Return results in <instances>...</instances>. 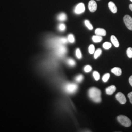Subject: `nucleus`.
Wrapping results in <instances>:
<instances>
[{
	"instance_id": "obj_22",
	"label": "nucleus",
	"mask_w": 132,
	"mask_h": 132,
	"mask_svg": "<svg viewBox=\"0 0 132 132\" xmlns=\"http://www.w3.org/2000/svg\"><path fill=\"white\" fill-rule=\"evenodd\" d=\"M126 53L128 57L130 58H132V47H128L126 51Z\"/></svg>"
},
{
	"instance_id": "obj_6",
	"label": "nucleus",
	"mask_w": 132,
	"mask_h": 132,
	"mask_svg": "<svg viewBox=\"0 0 132 132\" xmlns=\"http://www.w3.org/2000/svg\"><path fill=\"white\" fill-rule=\"evenodd\" d=\"M116 98L117 99V100L119 101V102L121 104H125L127 101L125 95L121 92H119L116 94Z\"/></svg>"
},
{
	"instance_id": "obj_3",
	"label": "nucleus",
	"mask_w": 132,
	"mask_h": 132,
	"mask_svg": "<svg viewBox=\"0 0 132 132\" xmlns=\"http://www.w3.org/2000/svg\"><path fill=\"white\" fill-rule=\"evenodd\" d=\"M65 90L69 94H73L78 89V85L73 83H68L65 86Z\"/></svg>"
},
{
	"instance_id": "obj_2",
	"label": "nucleus",
	"mask_w": 132,
	"mask_h": 132,
	"mask_svg": "<svg viewBox=\"0 0 132 132\" xmlns=\"http://www.w3.org/2000/svg\"><path fill=\"white\" fill-rule=\"evenodd\" d=\"M117 119L119 122L125 127H130L132 124L131 120L130 119V118H128L127 117L125 116H123V115L118 116L117 118Z\"/></svg>"
},
{
	"instance_id": "obj_11",
	"label": "nucleus",
	"mask_w": 132,
	"mask_h": 132,
	"mask_svg": "<svg viewBox=\"0 0 132 132\" xmlns=\"http://www.w3.org/2000/svg\"><path fill=\"white\" fill-rule=\"evenodd\" d=\"M108 6L109 9L113 13H116L117 12V11H118L117 7L115 5V4L113 2H109Z\"/></svg>"
},
{
	"instance_id": "obj_17",
	"label": "nucleus",
	"mask_w": 132,
	"mask_h": 132,
	"mask_svg": "<svg viewBox=\"0 0 132 132\" xmlns=\"http://www.w3.org/2000/svg\"><path fill=\"white\" fill-rule=\"evenodd\" d=\"M102 53V50L100 48L97 49L94 53V58L95 59H97V58H98L100 55Z\"/></svg>"
},
{
	"instance_id": "obj_27",
	"label": "nucleus",
	"mask_w": 132,
	"mask_h": 132,
	"mask_svg": "<svg viewBox=\"0 0 132 132\" xmlns=\"http://www.w3.org/2000/svg\"><path fill=\"white\" fill-rule=\"evenodd\" d=\"M59 29L61 31H64L66 29V26L64 24H61L59 26Z\"/></svg>"
},
{
	"instance_id": "obj_4",
	"label": "nucleus",
	"mask_w": 132,
	"mask_h": 132,
	"mask_svg": "<svg viewBox=\"0 0 132 132\" xmlns=\"http://www.w3.org/2000/svg\"><path fill=\"white\" fill-rule=\"evenodd\" d=\"M124 22L126 27L129 30H132V18L129 15H126L124 17Z\"/></svg>"
},
{
	"instance_id": "obj_13",
	"label": "nucleus",
	"mask_w": 132,
	"mask_h": 132,
	"mask_svg": "<svg viewBox=\"0 0 132 132\" xmlns=\"http://www.w3.org/2000/svg\"><path fill=\"white\" fill-rule=\"evenodd\" d=\"M111 41L112 43L113 44L114 47H119V43L118 42L117 38L114 35H112L111 37Z\"/></svg>"
},
{
	"instance_id": "obj_29",
	"label": "nucleus",
	"mask_w": 132,
	"mask_h": 132,
	"mask_svg": "<svg viewBox=\"0 0 132 132\" xmlns=\"http://www.w3.org/2000/svg\"><path fill=\"white\" fill-rule=\"evenodd\" d=\"M128 97L129 98V99L130 100V102L132 104V92H130L129 94H128Z\"/></svg>"
},
{
	"instance_id": "obj_26",
	"label": "nucleus",
	"mask_w": 132,
	"mask_h": 132,
	"mask_svg": "<svg viewBox=\"0 0 132 132\" xmlns=\"http://www.w3.org/2000/svg\"><path fill=\"white\" fill-rule=\"evenodd\" d=\"M95 47L94 45H90L89 47V51L90 54H93L94 53Z\"/></svg>"
},
{
	"instance_id": "obj_5",
	"label": "nucleus",
	"mask_w": 132,
	"mask_h": 132,
	"mask_svg": "<svg viewBox=\"0 0 132 132\" xmlns=\"http://www.w3.org/2000/svg\"><path fill=\"white\" fill-rule=\"evenodd\" d=\"M85 10V5L83 3H79L76 6L75 12L76 14H80L84 13Z\"/></svg>"
},
{
	"instance_id": "obj_31",
	"label": "nucleus",
	"mask_w": 132,
	"mask_h": 132,
	"mask_svg": "<svg viewBox=\"0 0 132 132\" xmlns=\"http://www.w3.org/2000/svg\"><path fill=\"white\" fill-rule=\"evenodd\" d=\"M129 8L132 11V4H130V5H129Z\"/></svg>"
},
{
	"instance_id": "obj_16",
	"label": "nucleus",
	"mask_w": 132,
	"mask_h": 132,
	"mask_svg": "<svg viewBox=\"0 0 132 132\" xmlns=\"http://www.w3.org/2000/svg\"><path fill=\"white\" fill-rule=\"evenodd\" d=\"M67 63L68 65H69V66H71V67H74L76 64V61L73 59H71V58L68 59L67 60Z\"/></svg>"
},
{
	"instance_id": "obj_32",
	"label": "nucleus",
	"mask_w": 132,
	"mask_h": 132,
	"mask_svg": "<svg viewBox=\"0 0 132 132\" xmlns=\"http://www.w3.org/2000/svg\"><path fill=\"white\" fill-rule=\"evenodd\" d=\"M130 1H131V2H132V0H130Z\"/></svg>"
},
{
	"instance_id": "obj_7",
	"label": "nucleus",
	"mask_w": 132,
	"mask_h": 132,
	"mask_svg": "<svg viewBox=\"0 0 132 132\" xmlns=\"http://www.w3.org/2000/svg\"><path fill=\"white\" fill-rule=\"evenodd\" d=\"M88 7L90 12H95L97 10V5L96 2L94 1V0H90L88 4Z\"/></svg>"
},
{
	"instance_id": "obj_15",
	"label": "nucleus",
	"mask_w": 132,
	"mask_h": 132,
	"mask_svg": "<svg viewBox=\"0 0 132 132\" xmlns=\"http://www.w3.org/2000/svg\"><path fill=\"white\" fill-rule=\"evenodd\" d=\"M67 18V15L64 13H61L58 16L57 19L60 21H65Z\"/></svg>"
},
{
	"instance_id": "obj_10",
	"label": "nucleus",
	"mask_w": 132,
	"mask_h": 132,
	"mask_svg": "<svg viewBox=\"0 0 132 132\" xmlns=\"http://www.w3.org/2000/svg\"><path fill=\"white\" fill-rule=\"evenodd\" d=\"M95 33L96 35L104 36L106 35V31L103 28H96L95 30Z\"/></svg>"
},
{
	"instance_id": "obj_33",
	"label": "nucleus",
	"mask_w": 132,
	"mask_h": 132,
	"mask_svg": "<svg viewBox=\"0 0 132 132\" xmlns=\"http://www.w3.org/2000/svg\"><path fill=\"white\" fill-rule=\"evenodd\" d=\"M97 1H99V0H97Z\"/></svg>"
},
{
	"instance_id": "obj_1",
	"label": "nucleus",
	"mask_w": 132,
	"mask_h": 132,
	"mask_svg": "<svg viewBox=\"0 0 132 132\" xmlns=\"http://www.w3.org/2000/svg\"><path fill=\"white\" fill-rule=\"evenodd\" d=\"M89 96L94 102L99 103L101 101V90L96 87H92L89 90Z\"/></svg>"
},
{
	"instance_id": "obj_24",
	"label": "nucleus",
	"mask_w": 132,
	"mask_h": 132,
	"mask_svg": "<svg viewBox=\"0 0 132 132\" xmlns=\"http://www.w3.org/2000/svg\"><path fill=\"white\" fill-rule=\"evenodd\" d=\"M93 76L94 77V79L96 81L99 80L100 78V75H99L98 72H97V71H94L93 72Z\"/></svg>"
},
{
	"instance_id": "obj_20",
	"label": "nucleus",
	"mask_w": 132,
	"mask_h": 132,
	"mask_svg": "<svg viewBox=\"0 0 132 132\" xmlns=\"http://www.w3.org/2000/svg\"><path fill=\"white\" fill-rule=\"evenodd\" d=\"M68 40L69 42L71 43H73L75 42V39L74 36L72 34H69L68 36Z\"/></svg>"
},
{
	"instance_id": "obj_19",
	"label": "nucleus",
	"mask_w": 132,
	"mask_h": 132,
	"mask_svg": "<svg viewBox=\"0 0 132 132\" xmlns=\"http://www.w3.org/2000/svg\"><path fill=\"white\" fill-rule=\"evenodd\" d=\"M103 47L104 49L108 50L112 47V44L110 42H108L104 43L103 44Z\"/></svg>"
},
{
	"instance_id": "obj_21",
	"label": "nucleus",
	"mask_w": 132,
	"mask_h": 132,
	"mask_svg": "<svg viewBox=\"0 0 132 132\" xmlns=\"http://www.w3.org/2000/svg\"><path fill=\"white\" fill-rule=\"evenodd\" d=\"M83 78H84L83 76L81 75H78V76H76L75 80L77 82L80 83L82 81V80H83Z\"/></svg>"
},
{
	"instance_id": "obj_30",
	"label": "nucleus",
	"mask_w": 132,
	"mask_h": 132,
	"mask_svg": "<svg viewBox=\"0 0 132 132\" xmlns=\"http://www.w3.org/2000/svg\"><path fill=\"white\" fill-rule=\"evenodd\" d=\"M129 83L130 84V85L132 86V76H131L129 79Z\"/></svg>"
},
{
	"instance_id": "obj_18",
	"label": "nucleus",
	"mask_w": 132,
	"mask_h": 132,
	"mask_svg": "<svg viewBox=\"0 0 132 132\" xmlns=\"http://www.w3.org/2000/svg\"><path fill=\"white\" fill-rule=\"evenodd\" d=\"M84 23H85V26L90 30H92L93 29V27L92 25V24H90V21L89 20H86L84 21Z\"/></svg>"
},
{
	"instance_id": "obj_9",
	"label": "nucleus",
	"mask_w": 132,
	"mask_h": 132,
	"mask_svg": "<svg viewBox=\"0 0 132 132\" xmlns=\"http://www.w3.org/2000/svg\"><path fill=\"white\" fill-rule=\"evenodd\" d=\"M116 90V87L114 85H112L109 86L106 89V93L108 95H112Z\"/></svg>"
},
{
	"instance_id": "obj_12",
	"label": "nucleus",
	"mask_w": 132,
	"mask_h": 132,
	"mask_svg": "<svg viewBox=\"0 0 132 132\" xmlns=\"http://www.w3.org/2000/svg\"><path fill=\"white\" fill-rule=\"evenodd\" d=\"M112 72L116 76H120L122 74V70L120 68L114 67L111 70Z\"/></svg>"
},
{
	"instance_id": "obj_28",
	"label": "nucleus",
	"mask_w": 132,
	"mask_h": 132,
	"mask_svg": "<svg viewBox=\"0 0 132 132\" xmlns=\"http://www.w3.org/2000/svg\"><path fill=\"white\" fill-rule=\"evenodd\" d=\"M84 71L86 72H89L92 70V68L91 66L90 65H87V66H85L84 68Z\"/></svg>"
},
{
	"instance_id": "obj_25",
	"label": "nucleus",
	"mask_w": 132,
	"mask_h": 132,
	"mask_svg": "<svg viewBox=\"0 0 132 132\" xmlns=\"http://www.w3.org/2000/svg\"><path fill=\"white\" fill-rule=\"evenodd\" d=\"M110 75L109 73L105 74L102 77V81L104 82H107L110 78Z\"/></svg>"
},
{
	"instance_id": "obj_8",
	"label": "nucleus",
	"mask_w": 132,
	"mask_h": 132,
	"mask_svg": "<svg viewBox=\"0 0 132 132\" xmlns=\"http://www.w3.org/2000/svg\"><path fill=\"white\" fill-rule=\"evenodd\" d=\"M67 52V48L65 47L61 46L58 47L57 50V53L60 56H63Z\"/></svg>"
},
{
	"instance_id": "obj_23",
	"label": "nucleus",
	"mask_w": 132,
	"mask_h": 132,
	"mask_svg": "<svg viewBox=\"0 0 132 132\" xmlns=\"http://www.w3.org/2000/svg\"><path fill=\"white\" fill-rule=\"evenodd\" d=\"M76 56L78 59H81L82 58V54L80 51V50L79 48H77L76 50Z\"/></svg>"
},
{
	"instance_id": "obj_14",
	"label": "nucleus",
	"mask_w": 132,
	"mask_h": 132,
	"mask_svg": "<svg viewBox=\"0 0 132 132\" xmlns=\"http://www.w3.org/2000/svg\"><path fill=\"white\" fill-rule=\"evenodd\" d=\"M103 38L101 36H99V35H94L92 37V40L93 41V42L95 43L100 42L102 40Z\"/></svg>"
}]
</instances>
